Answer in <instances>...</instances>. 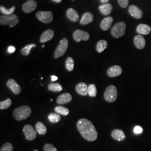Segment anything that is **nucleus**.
<instances>
[{
    "label": "nucleus",
    "instance_id": "9d476101",
    "mask_svg": "<svg viewBox=\"0 0 151 151\" xmlns=\"http://www.w3.org/2000/svg\"><path fill=\"white\" fill-rule=\"evenodd\" d=\"M6 85L10 88L11 91L15 95H19L22 92L21 87L14 79H9L7 82Z\"/></svg>",
    "mask_w": 151,
    "mask_h": 151
},
{
    "label": "nucleus",
    "instance_id": "e433bc0d",
    "mask_svg": "<svg viewBox=\"0 0 151 151\" xmlns=\"http://www.w3.org/2000/svg\"><path fill=\"white\" fill-rule=\"evenodd\" d=\"M143 132V129L140 126H136L134 128V133L135 134H140Z\"/></svg>",
    "mask_w": 151,
    "mask_h": 151
},
{
    "label": "nucleus",
    "instance_id": "1a4fd4ad",
    "mask_svg": "<svg viewBox=\"0 0 151 151\" xmlns=\"http://www.w3.org/2000/svg\"><path fill=\"white\" fill-rule=\"evenodd\" d=\"M73 37L76 42H80L81 40H88L90 38V35L88 32L85 31L76 30L73 34Z\"/></svg>",
    "mask_w": 151,
    "mask_h": 151
},
{
    "label": "nucleus",
    "instance_id": "f3484780",
    "mask_svg": "<svg viewBox=\"0 0 151 151\" xmlns=\"http://www.w3.org/2000/svg\"><path fill=\"white\" fill-rule=\"evenodd\" d=\"M53 37H54V31L52 29H48L42 34L40 39V42L42 43H44L47 42L50 40Z\"/></svg>",
    "mask_w": 151,
    "mask_h": 151
},
{
    "label": "nucleus",
    "instance_id": "c03bdc74",
    "mask_svg": "<svg viewBox=\"0 0 151 151\" xmlns=\"http://www.w3.org/2000/svg\"><path fill=\"white\" fill-rule=\"evenodd\" d=\"M28 1H34V0H28Z\"/></svg>",
    "mask_w": 151,
    "mask_h": 151
},
{
    "label": "nucleus",
    "instance_id": "ddd939ff",
    "mask_svg": "<svg viewBox=\"0 0 151 151\" xmlns=\"http://www.w3.org/2000/svg\"><path fill=\"white\" fill-rule=\"evenodd\" d=\"M122 73V68L119 65H113L107 70V75L110 77H115L120 75Z\"/></svg>",
    "mask_w": 151,
    "mask_h": 151
},
{
    "label": "nucleus",
    "instance_id": "9b49d317",
    "mask_svg": "<svg viewBox=\"0 0 151 151\" xmlns=\"http://www.w3.org/2000/svg\"><path fill=\"white\" fill-rule=\"evenodd\" d=\"M37 2L35 1H28L23 4L22 9L24 12L29 14L35 10L37 7Z\"/></svg>",
    "mask_w": 151,
    "mask_h": 151
},
{
    "label": "nucleus",
    "instance_id": "6ab92c4d",
    "mask_svg": "<svg viewBox=\"0 0 151 151\" xmlns=\"http://www.w3.org/2000/svg\"><path fill=\"white\" fill-rule=\"evenodd\" d=\"M134 43L136 48L138 49L144 48L146 45V41L145 38L142 35H137L134 38Z\"/></svg>",
    "mask_w": 151,
    "mask_h": 151
},
{
    "label": "nucleus",
    "instance_id": "49530a36",
    "mask_svg": "<svg viewBox=\"0 0 151 151\" xmlns=\"http://www.w3.org/2000/svg\"></svg>",
    "mask_w": 151,
    "mask_h": 151
},
{
    "label": "nucleus",
    "instance_id": "ea45409f",
    "mask_svg": "<svg viewBox=\"0 0 151 151\" xmlns=\"http://www.w3.org/2000/svg\"><path fill=\"white\" fill-rule=\"evenodd\" d=\"M100 1L103 4H105V3L108 2V1H109V0H100Z\"/></svg>",
    "mask_w": 151,
    "mask_h": 151
},
{
    "label": "nucleus",
    "instance_id": "412c9836",
    "mask_svg": "<svg viewBox=\"0 0 151 151\" xmlns=\"http://www.w3.org/2000/svg\"><path fill=\"white\" fill-rule=\"evenodd\" d=\"M151 27L146 24H139L137 27V32L139 34L147 35L151 32Z\"/></svg>",
    "mask_w": 151,
    "mask_h": 151
},
{
    "label": "nucleus",
    "instance_id": "c756f323",
    "mask_svg": "<svg viewBox=\"0 0 151 151\" xmlns=\"http://www.w3.org/2000/svg\"><path fill=\"white\" fill-rule=\"evenodd\" d=\"M88 95L91 97H95L97 95V89L94 84H90L88 87Z\"/></svg>",
    "mask_w": 151,
    "mask_h": 151
},
{
    "label": "nucleus",
    "instance_id": "2eb2a0df",
    "mask_svg": "<svg viewBox=\"0 0 151 151\" xmlns=\"http://www.w3.org/2000/svg\"><path fill=\"white\" fill-rule=\"evenodd\" d=\"M72 100V96L69 93H64L60 95L57 99V103L60 105H63L70 102Z\"/></svg>",
    "mask_w": 151,
    "mask_h": 151
},
{
    "label": "nucleus",
    "instance_id": "37998d69",
    "mask_svg": "<svg viewBox=\"0 0 151 151\" xmlns=\"http://www.w3.org/2000/svg\"><path fill=\"white\" fill-rule=\"evenodd\" d=\"M44 46H45V45H43L42 46V47H43V48H44Z\"/></svg>",
    "mask_w": 151,
    "mask_h": 151
},
{
    "label": "nucleus",
    "instance_id": "72a5a7b5",
    "mask_svg": "<svg viewBox=\"0 0 151 151\" xmlns=\"http://www.w3.org/2000/svg\"><path fill=\"white\" fill-rule=\"evenodd\" d=\"M13 146L10 143H6L2 146L0 151H13Z\"/></svg>",
    "mask_w": 151,
    "mask_h": 151
},
{
    "label": "nucleus",
    "instance_id": "bb28decb",
    "mask_svg": "<svg viewBox=\"0 0 151 151\" xmlns=\"http://www.w3.org/2000/svg\"><path fill=\"white\" fill-rule=\"evenodd\" d=\"M74 63H75V61L72 57H69L67 58L65 62V68L67 70L70 72L73 70L74 65H75Z\"/></svg>",
    "mask_w": 151,
    "mask_h": 151
},
{
    "label": "nucleus",
    "instance_id": "5701e85b",
    "mask_svg": "<svg viewBox=\"0 0 151 151\" xmlns=\"http://www.w3.org/2000/svg\"><path fill=\"white\" fill-rule=\"evenodd\" d=\"M99 9L102 14L104 15H108L109 14L111 13V12L112 11L113 7L111 4H104L100 6Z\"/></svg>",
    "mask_w": 151,
    "mask_h": 151
},
{
    "label": "nucleus",
    "instance_id": "c9c22d12",
    "mask_svg": "<svg viewBox=\"0 0 151 151\" xmlns=\"http://www.w3.org/2000/svg\"><path fill=\"white\" fill-rule=\"evenodd\" d=\"M119 5L122 8H126L129 3V0H118Z\"/></svg>",
    "mask_w": 151,
    "mask_h": 151
},
{
    "label": "nucleus",
    "instance_id": "423d86ee",
    "mask_svg": "<svg viewBox=\"0 0 151 151\" xmlns=\"http://www.w3.org/2000/svg\"><path fill=\"white\" fill-rule=\"evenodd\" d=\"M125 29L126 25L124 22H119L111 28V34L114 38H121L125 35Z\"/></svg>",
    "mask_w": 151,
    "mask_h": 151
},
{
    "label": "nucleus",
    "instance_id": "a211bd4d",
    "mask_svg": "<svg viewBox=\"0 0 151 151\" xmlns=\"http://www.w3.org/2000/svg\"><path fill=\"white\" fill-rule=\"evenodd\" d=\"M113 22V18L111 16L105 17L101 22L100 27L104 31H106L110 29Z\"/></svg>",
    "mask_w": 151,
    "mask_h": 151
},
{
    "label": "nucleus",
    "instance_id": "4468645a",
    "mask_svg": "<svg viewBox=\"0 0 151 151\" xmlns=\"http://www.w3.org/2000/svg\"><path fill=\"white\" fill-rule=\"evenodd\" d=\"M88 87L86 83L80 82L76 86V91L82 96H86L88 94Z\"/></svg>",
    "mask_w": 151,
    "mask_h": 151
},
{
    "label": "nucleus",
    "instance_id": "39448f33",
    "mask_svg": "<svg viewBox=\"0 0 151 151\" xmlns=\"http://www.w3.org/2000/svg\"><path fill=\"white\" fill-rule=\"evenodd\" d=\"M68 41L67 38H63L60 41V43L55 49L54 53V58L57 59L63 56L65 53L68 48Z\"/></svg>",
    "mask_w": 151,
    "mask_h": 151
},
{
    "label": "nucleus",
    "instance_id": "473e14b6",
    "mask_svg": "<svg viewBox=\"0 0 151 151\" xmlns=\"http://www.w3.org/2000/svg\"><path fill=\"white\" fill-rule=\"evenodd\" d=\"M12 101L10 99H7L4 101L0 102V109H8L11 105Z\"/></svg>",
    "mask_w": 151,
    "mask_h": 151
},
{
    "label": "nucleus",
    "instance_id": "0eeeda50",
    "mask_svg": "<svg viewBox=\"0 0 151 151\" xmlns=\"http://www.w3.org/2000/svg\"><path fill=\"white\" fill-rule=\"evenodd\" d=\"M36 17L39 20L45 24H49L53 20V15L51 11H38Z\"/></svg>",
    "mask_w": 151,
    "mask_h": 151
},
{
    "label": "nucleus",
    "instance_id": "6e6552de",
    "mask_svg": "<svg viewBox=\"0 0 151 151\" xmlns=\"http://www.w3.org/2000/svg\"><path fill=\"white\" fill-rule=\"evenodd\" d=\"M23 132L26 139L28 140H34L37 137V132L31 125H25L23 128Z\"/></svg>",
    "mask_w": 151,
    "mask_h": 151
},
{
    "label": "nucleus",
    "instance_id": "a19ab883",
    "mask_svg": "<svg viewBox=\"0 0 151 151\" xmlns=\"http://www.w3.org/2000/svg\"><path fill=\"white\" fill-rule=\"evenodd\" d=\"M52 1H54L55 2H57V3H60L62 1V0H52Z\"/></svg>",
    "mask_w": 151,
    "mask_h": 151
},
{
    "label": "nucleus",
    "instance_id": "aec40b11",
    "mask_svg": "<svg viewBox=\"0 0 151 151\" xmlns=\"http://www.w3.org/2000/svg\"><path fill=\"white\" fill-rule=\"evenodd\" d=\"M66 15L69 20L73 22H77L79 19V15L75 9L70 8L66 12Z\"/></svg>",
    "mask_w": 151,
    "mask_h": 151
},
{
    "label": "nucleus",
    "instance_id": "f257e3e1",
    "mask_svg": "<svg viewBox=\"0 0 151 151\" xmlns=\"http://www.w3.org/2000/svg\"><path fill=\"white\" fill-rule=\"evenodd\" d=\"M77 128L85 140L92 142L97 139V130L90 120L84 118L80 119L77 123Z\"/></svg>",
    "mask_w": 151,
    "mask_h": 151
},
{
    "label": "nucleus",
    "instance_id": "f704fd0d",
    "mask_svg": "<svg viewBox=\"0 0 151 151\" xmlns=\"http://www.w3.org/2000/svg\"><path fill=\"white\" fill-rule=\"evenodd\" d=\"M44 151H58L56 149V148L54 147V146L51 144L47 143L44 146Z\"/></svg>",
    "mask_w": 151,
    "mask_h": 151
},
{
    "label": "nucleus",
    "instance_id": "79ce46f5",
    "mask_svg": "<svg viewBox=\"0 0 151 151\" xmlns=\"http://www.w3.org/2000/svg\"><path fill=\"white\" fill-rule=\"evenodd\" d=\"M50 101H53V99H51V100H50Z\"/></svg>",
    "mask_w": 151,
    "mask_h": 151
},
{
    "label": "nucleus",
    "instance_id": "a18cd8bd",
    "mask_svg": "<svg viewBox=\"0 0 151 151\" xmlns=\"http://www.w3.org/2000/svg\"><path fill=\"white\" fill-rule=\"evenodd\" d=\"M38 151V150H34V151Z\"/></svg>",
    "mask_w": 151,
    "mask_h": 151
},
{
    "label": "nucleus",
    "instance_id": "58836bf2",
    "mask_svg": "<svg viewBox=\"0 0 151 151\" xmlns=\"http://www.w3.org/2000/svg\"><path fill=\"white\" fill-rule=\"evenodd\" d=\"M51 80L52 81H57L58 80V77L55 76H51Z\"/></svg>",
    "mask_w": 151,
    "mask_h": 151
},
{
    "label": "nucleus",
    "instance_id": "393cba45",
    "mask_svg": "<svg viewBox=\"0 0 151 151\" xmlns=\"http://www.w3.org/2000/svg\"><path fill=\"white\" fill-rule=\"evenodd\" d=\"M35 129L37 130V132L40 135L45 134L47 131L46 126L43 123L40 122H38L35 125Z\"/></svg>",
    "mask_w": 151,
    "mask_h": 151
},
{
    "label": "nucleus",
    "instance_id": "dca6fc26",
    "mask_svg": "<svg viewBox=\"0 0 151 151\" xmlns=\"http://www.w3.org/2000/svg\"><path fill=\"white\" fill-rule=\"evenodd\" d=\"M111 137L115 140L123 141L126 138V135L122 130L116 129H114L111 133Z\"/></svg>",
    "mask_w": 151,
    "mask_h": 151
},
{
    "label": "nucleus",
    "instance_id": "b1692460",
    "mask_svg": "<svg viewBox=\"0 0 151 151\" xmlns=\"http://www.w3.org/2000/svg\"><path fill=\"white\" fill-rule=\"evenodd\" d=\"M108 47V43L105 40H101L97 42L96 46V50L98 53H101Z\"/></svg>",
    "mask_w": 151,
    "mask_h": 151
},
{
    "label": "nucleus",
    "instance_id": "7ed1b4c3",
    "mask_svg": "<svg viewBox=\"0 0 151 151\" xmlns=\"http://www.w3.org/2000/svg\"><path fill=\"white\" fill-rule=\"evenodd\" d=\"M118 96L116 87L114 85H110L106 88L104 97L105 100L109 103H114L116 101Z\"/></svg>",
    "mask_w": 151,
    "mask_h": 151
},
{
    "label": "nucleus",
    "instance_id": "4be33fe9",
    "mask_svg": "<svg viewBox=\"0 0 151 151\" xmlns=\"http://www.w3.org/2000/svg\"><path fill=\"white\" fill-rule=\"evenodd\" d=\"M93 20V16L91 12L85 13L81 18L80 24L81 25H87L91 22Z\"/></svg>",
    "mask_w": 151,
    "mask_h": 151
},
{
    "label": "nucleus",
    "instance_id": "f03ea898",
    "mask_svg": "<svg viewBox=\"0 0 151 151\" xmlns=\"http://www.w3.org/2000/svg\"><path fill=\"white\" fill-rule=\"evenodd\" d=\"M31 114L32 109L30 107L24 105L16 108L13 112V116L16 120L22 121L29 118Z\"/></svg>",
    "mask_w": 151,
    "mask_h": 151
},
{
    "label": "nucleus",
    "instance_id": "cd10ccee",
    "mask_svg": "<svg viewBox=\"0 0 151 151\" xmlns=\"http://www.w3.org/2000/svg\"><path fill=\"white\" fill-rule=\"evenodd\" d=\"M54 111L57 113V114L65 115V116L68 115L70 113V111L67 108L62 106H56L54 109Z\"/></svg>",
    "mask_w": 151,
    "mask_h": 151
},
{
    "label": "nucleus",
    "instance_id": "7c9ffc66",
    "mask_svg": "<svg viewBox=\"0 0 151 151\" xmlns=\"http://www.w3.org/2000/svg\"><path fill=\"white\" fill-rule=\"evenodd\" d=\"M36 46H37V45L35 44H28L27 45H26L22 49V54L23 55H28L29 54H30L31 49L34 47H35Z\"/></svg>",
    "mask_w": 151,
    "mask_h": 151
},
{
    "label": "nucleus",
    "instance_id": "20e7f679",
    "mask_svg": "<svg viewBox=\"0 0 151 151\" xmlns=\"http://www.w3.org/2000/svg\"><path fill=\"white\" fill-rule=\"evenodd\" d=\"M19 22V18L15 14L0 17V24L2 25H9L10 27H13L16 26Z\"/></svg>",
    "mask_w": 151,
    "mask_h": 151
},
{
    "label": "nucleus",
    "instance_id": "f8f14e48",
    "mask_svg": "<svg viewBox=\"0 0 151 151\" xmlns=\"http://www.w3.org/2000/svg\"><path fill=\"white\" fill-rule=\"evenodd\" d=\"M130 15L137 19H140L143 16V12L139 7L135 5H130L128 8Z\"/></svg>",
    "mask_w": 151,
    "mask_h": 151
},
{
    "label": "nucleus",
    "instance_id": "a878e982",
    "mask_svg": "<svg viewBox=\"0 0 151 151\" xmlns=\"http://www.w3.org/2000/svg\"><path fill=\"white\" fill-rule=\"evenodd\" d=\"M48 88L50 91L60 92L63 89L61 85L59 83H50L48 85Z\"/></svg>",
    "mask_w": 151,
    "mask_h": 151
},
{
    "label": "nucleus",
    "instance_id": "2f4dec72",
    "mask_svg": "<svg viewBox=\"0 0 151 151\" xmlns=\"http://www.w3.org/2000/svg\"><path fill=\"white\" fill-rule=\"evenodd\" d=\"M60 116L58 114L51 113L48 115V119L52 123H58L60 120Z\"/></svg>",
    "mask_w": 151,
    "mask_h": 151
},
{
    "label": "nucleus",
    "instance_id": "c85d7f7f",
    "mask_svg": "<svg viewBox=\"0 0 151 151\" xmlns=\"http://www.w3.org/2000/svg\"><path fill=\"white\" fill-rule=\"evenodd\" d=\"M16 9L15 6H13L10 9H7L3 6H1L0 7V11L1 12L5 15H11L14 12V11Z\"/></svg>",
    "mask_w": 151,
    "mask_h": 151
},
{
    "label": "nucleus",
    "instance_id": "4c0bfd02",
    "mask_svg": "<svg viewBox=\"0 0 151 151\" xmlns=\"http://www.w3.org/2000/svg\"><path fill=\"white\" fill-rule=\"evenodd\" d=\"M15 50H16V49H15V48L14 47H13V46H10V47L8 48L7 51H8V52L10 53H14V52L15 51Z\"/></svg>",
    "mask_w": 151,
    "mask_h": 151
}]
</instances>
